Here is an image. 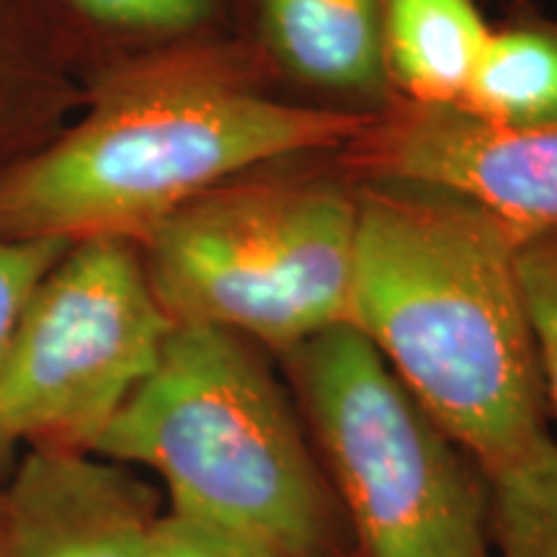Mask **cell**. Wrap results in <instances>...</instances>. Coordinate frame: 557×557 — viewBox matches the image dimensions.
<instances>
[{
	"instance_id": "6da1fadb",
	"label": "cell",
	"mask_w": 557,
	"mask_h": 557,
	"mask_svg": "<svg viewBox=\"0 0 557 557\" xmlns=\"http://www.w3.org/2000/svg\"><path fill=\"white\" fill-rule=\"evenodd\" d=\"M269 78L238 34L99 70L75 120L0 176V235L137 243L240 173L344 150L374 116L282 99Z\"/></svg>"
},
{
	"instance_id": "7a4b0ae2",
	"label": "cell",
	"mask_w": 557,
	"mask_h": 557,
	"mask_svg": "<svg viewBox=\"0 0 557 557\" xmlns=\"http://www.w3.org/2000/svg\"><path fill=\"white\" fill-rule=\"evenodd\" d=\"M519 240L459 194L359 181L351 325L483 472L549 434Z\"/></svg>"
},
{
	"instance_id": "3957f363",
	"label": "cell",
	"mask_w": 557,
	"mask_h": 557,
	"mask_svg": "<svg viewBox=\"0 0 557 557\" xmlns=\"http://www.w3.org/2000/svg\"><path fill=\"white\" fill-rule=\"evenodd\" d=\"M274 357L238 333L176 323L163 357L116 413L96 455L148 470L169 511L278 557H351L315 438Z\"/></svg>"
},
{
	"instance_id": "277c9868",
	"label": "cell",
	"mask_w": 557,
	"mask_h": 557,
	"mask_svg": "<svg viewBox=\"0 0 557 557\" xmlns=\"http://www.w3.org/2000/svg\"><path fill=\"white\" fill-rule=\"evenodd\" d=\"M331 160L240 173L137 240L173 323L233 331L274 359L351 323L359 178Z\"/></svg>"
},
{
	"instance_id": "5b68a950",
	"label": "cell",
	"mask_w": 557,
	"mask_h": 557,
	"mask_svg": "<svg viewBox=\"0 0 557 557\" xmlns=\"http://www.w3.org/2000/svg\"><path fill=\"white\" fill-rule=\"evenodd\" d=\"M361 557H493L472 455L351 323L276 357Z\"/></svg>"
},
{
	"instance_id": "8992f818",
	"label": "cell",
	"mask_w": 557,
	"mask_h": 557,
	"mask_svg": "<svg viewBox=\"0 0 557 557\" xmlns=\"http://www.w3.org/2000/svg\"><path fill=\"white\" fill-rule=\"evenodd\" d=\"M173 329L135 240L70 243L13 333L0 380L5 442L96 451Z\"/></svg>"
},
{
	"instance_id": "52a82bcc",
	"label": "cell",
	"mask_w": 557,
	"mask_h": 557,
	"mask_svg": "<svg viewBox=\"0 0 557 557\" xmlns=\"http://www.w3.org/2000/svg\"><path fill=\"white\" fill-rule=\"evenodd\" d=\"M359 181H403L485 207L521 235L557 227V122L506 129L457 107L395 99L338 150Z\"/></svg>"
},
{
	"instance_id": "ba28073f",
	"label": "cell",
	"mask_w": 557,
	"mask_h": 557,
	"mask_svg": "<svg viewBox=\"0 0 557 557\" xmlns=\"http://www.w3.org/2000/svg\"><path fill=\"white\" fill-rule=\"evenodd\" d=\"M158 493L96 451L32 447L0 493V557H148Z\"/></svg>"
},
{
	"instance_id": "9c48e42d",
	"label": "cell",
	"mask_w": 557,
	"mask_h": 557,
	"mask_svg": "<svg viewBox=\"0 0 557 557\" xmlns=\"http://www.w3.org/2000/svg\"><path fill=\"white\" fill-rule=\"evenodd\" d=\"M246 39L276 78L320 107L377 114L395 101L382 50V0H248Z\"/></svg>"
},
{
	"instance_id": "30bf717a",
	"label": "cell",
	"mask_w": 557,
	"mask_h": 557,
	"mask_svg": "<svg viewBox=\"0 0 557 557\" xmlns=\"http://www.w3.org/2000/svg\"><path fill=\"white\" fill-rule=\"evenodd\" d=\"M86 101V78L52 0H0V176L52 143Z\"/></svg>"
},
{
	"instance_id": "8fae6325",
	"label": "cell",
	"mask_w": 557,
	"mask_h": 557,
	"mask_svg": "<svg viewBox=\"0 0 557 557\" xmlns=\"http://www.w3.org/2000/svg\"><path fill=\"white\" fill-rule=\"evenodd\" d=\"M487 34L475 0H382V50L395 99L457 107Z\"/></svg>"
},
{
	"instance_id": "7c38bea8",
	"label": "cell",
	"mask_w": 557,
	"mask_h": 557,
	"mask_svg": "<svg viewBox=\"0 0 557 557\" xmlns=\"http://www.w3.org/2000/svg\"><path fill=\"white\" fill-rule=\"evenodd\" d=\"M457 109L506 129L557 122V18L517 0L504 24L491 26Z\"/></svg>"
},
{
	"instance_id": "4fadbf2b",
	"label": "cell",
	"mask_w": 557,
	"mask_h": 557,
	"mask_svg": "<svg viewBox=\"0 0 557 557\" xmlns=\"http://www.w3.org/2000/svg\"><path fill=\"white\" fill-rule=\"evenodd\" d=\"M83 78L122 62L233 37L230 0H52Z\"/></svg>"
},
{
	"instance_id": "5bb4252c",
	"label": "cell",
	"mask_w": 557,
	"mask_h": 557,
	"mask_svg": "<svg viewBox=\"0 0 557 557\" xmlns=\"http://www.w3.org/2000/svg\"><path fill=\"white\" fill-rule=\"evenodd\" d=\"M485 478L498 557H557V438L547 434Z\"/></svg>"
},
{
	"instance_id": "9a60e30c",
	"label": "cell",
	"mask_w": 557,
	"mask_h": 557,
	"mask_svg": "<svg viewBox=\"0 0 557 557\" xmlns=\"http://www.w3.org/2000/svg\"><path fill=\"white\" fill-rule=\"evenodd\" d=\"M517 271L537 351L547 418L557 423V227L521 235Z\"/></svg>"
},
{
	"instance_id": "2e32d148",
	"label": "cell",
	"mask_w": 557,
	"mask_h": 557,
	"mask_svg": "<svg viewBox=\"0 0 557 557\" xmlns=\"http://www.w3.org/2000/svg\"><path fill=\"white\" fill-rule=\"evenodd\" d=\"M67 246V240L54 238L16 240L0 235V380H3V367L26 299ZM11 449L0 431V465L9 459Z\"/></svg>"
},
{
	"instance_id": "e0dca14e",
	"label": "cell",
	"mask_w": 557,
	"mask_h": 557,
	"mask_svg": "<svg viewBox=\"0 0 557 557\" xmlns=\"http://www.w3.org/2000/svg\"><path fill=\"white\" fill-rule=\"evenodd\" d=\"M148 557H278L225 529L184 517L176 511L160 513L152 529Z\"/></svg>"
},
{
	"instance_id": "ac0fdd59",
	"label": "cell",
	"mask_w": 557,
	"mask_h": 557,
	"mask_svg": "<svg viewBox=\"0 0 557 557\" xmlns=\"http://www.w3.org/2000/svg\"><path fill=\"white\" fill-rule=\"evenodd\" d=\"M351 557H361V555H351Z\"/></svg>"
}]
</instances>
